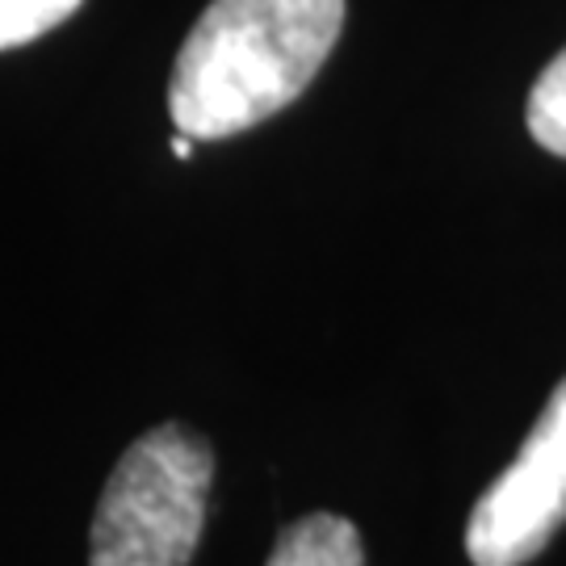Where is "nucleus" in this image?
<instances>
[{"label": "nucleus", "instance_id": "obj_4", "mask_svg": "<svg viewBox=\"0 0 566 566\" xmlns=\"http://www.w3.org/2000/svg\"><path fill=\"white\" fill-rule=\"evenodd\" d=\"M269 566H365L361 533L344 516L315 512L282 528Z\"/></svg>", "mask_w": 566, "mask_h": 566}, {"label": "nucleus", "instance_id": "obj_7", "mask_svg": "<svg viewBox=\"0 0 566 566\" xmlns=\"http://www.w3.org/2000/svg\"><path fill=\"white\" fill-rule=\"evenodd\" d=\"M193 135H185V130H177V139H172V156H177V160H189V156H193Z\"/></svg>", "mask_w": 566, "mask_h": 566}, {"label": "nucleus", "instance_id": "obj_6", "mask_svg": "<svg viewBox=\"0 0 566 566\" xmlns=\"http://www.w3.org/2000/svg\"><path fill=\"white\" fill-rule=\"evenodd\" d=\"M81 9V0H0V51L42 39Z\"/></svg>", "mask_w": 566, "mask_h": 566}, {"label": "nucleus", "instance_id": "obj_5", "mask_svg": "<svg viewBox=\"0 0 566 566\" xmlns=\"http://www.w3.org/2000/svg\"><path fill=\"white\" fill-rule=\"evenodd\" d=\"M528 135L566 160V51L537 76L528 93Z\"/></svg>", "mask_w": 566, "mask_h": 566}, {"label": "nucleus", "instance_id": "obj_2", "mask_svg": "<svg viewBox=\"0 0 566 566\" xmlns=\"http://www.w3.org/2000/svg\"><path fill=\"white\" fill-rule=\"evenodd\" d=\"M210 479L214 453L198 432L181 424L143 432L105 483L88 566H189Z\"/></svg>", "mask_w": 566, "mask_h": 566}, {"label": "nucleus", "instance_id": "obj_1", "mask_svg": "<svg viewBox=\"0 0 566 566\" xmlns=\"http://www.w3.org/2000/svg\"><path fill=\"white\" fill-rule=\"evenodd\" d=\"M340 25L344 0H214L172 67V126L202 143L273 118L319 76Z\"/></svg>", "mask_w": 566, "mask_h": 566}, {"label": "nucleus", "instance_id": "obj_3", "mask_svg": "<svg viewBox=\"0 0 566 566\" xmlns=\"http://www.w3.org/2000/svg\"><path fill=\"white\" fill-rule=\"evenodd\" d=\"M566 521V378L495 483L479 495L465 528L474 566H525Z\"/></svg>", "mask_w": 566, "mask_h": 566}]
</instances>
